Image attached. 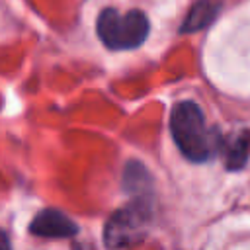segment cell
<instances>
[{
	"label": "cell",
	"instance_id": "1",
	"mask_svg": "<svg viewBox=\"0 0 250 250\" xmlns=\"http://www.w3.org/2000/svg\"><path fill=\"white\" fill-rule=\"evenodd\" d=\"M170 133L176 146L191 162H205L219 152V131L207 127L201 107L191 100H184L174 105L170 113Z\"/></svg>",
	"mask_w": 250,
	"mask_h": 250
},
{
	"label": "cell",
	"instance_id": "2",
	"mask_svg": "<svg viewBox=\"0 0 250 250\" xmlns=\"http://www.w3.org/2000/svg\"><path fill=\"white\" fill-rule=\"evenodd\" d=\"M96 29L98 37L107 49H135L143 45L148 35V20L141 10H129L121 14L115 8H105L98 16Z\"/></svg>",
	"mask_w": 250,
	"mask_h": 250
},
{
	"label": "cell",
	"instance_id": "3",
	"mask_svg": "<svg viewBox=\"0 0 250 250\" xmlns=\"http://www.w3.org/2000/svg\"><path fill=\"white\" fill-rule=\"evenodd\" d=\"M150 221V207L146 201L137 199L117 209L104 227V242L109 248H123L141 242L146 236Z\"/></svg>",
	"mask_w": 250,
	"mask_h": 250
},
{
	"label": "cell",
	"instance_id": "4",
	"mask_svg": "<svg viewBox=\"0 0 250 250\" xmlns=\"http://www.w3.org/2000/svg\"><path fill=\"white\" fill-rule=\"evenodd\" d=\"M29 230L35 236L45 238H68L78 232V225L59 209H43L35 215L29 225Z\"/></svg>",
	"mask_w": 250,
	"mask_h": 250
},
{
	"label": "cell",
	"instance_id": "5",
	"mask_svg": "<svg viewBox=\"0 0 250 250\" xmlns=\"http://www.w3.org/2000/svg\"><path fill=\"white\" fill-rule=\"evenodd\" d=\"M219 150L225 154V164L229 170H240L248 162V150H250V131L242 129L238 133H232L229 139L221 141Z\"/></svg>",
	"mask_w": 250,
	"mask_h": 250
},
{
	"label": "cell",
	"instance_id": "6",
	"mask_svg": "<svg viewBox=\"0 0 250 250\" xmlns=\"http://www.w3.org/2000/svg\"><path fill=\"white\" fill-rule=\"evenodd\" d=\"M219 8H221L219 0H197L191 6L189 14L186 16L180 31L182 33H193V31H199L201 27H207L215 20Z\"/></svg>",
	"mask_w": 250,
	"mask_h": 250
},
{
	"label": "cell",
	"instance_id": "7",
	"mask_svg": "<svg viewBox=\"0 0 250 250\" xmlns=\"http://www.w3.org/2000/svg\"><path fill=\"white\" fill-rule=\"evenodd\" d=\"M8 246H10V240H8L6 232H4V230H0V248H8Z\"/></svg>",
	"mask_w": 250,
	"mask_h": 250
}]
</instances>
